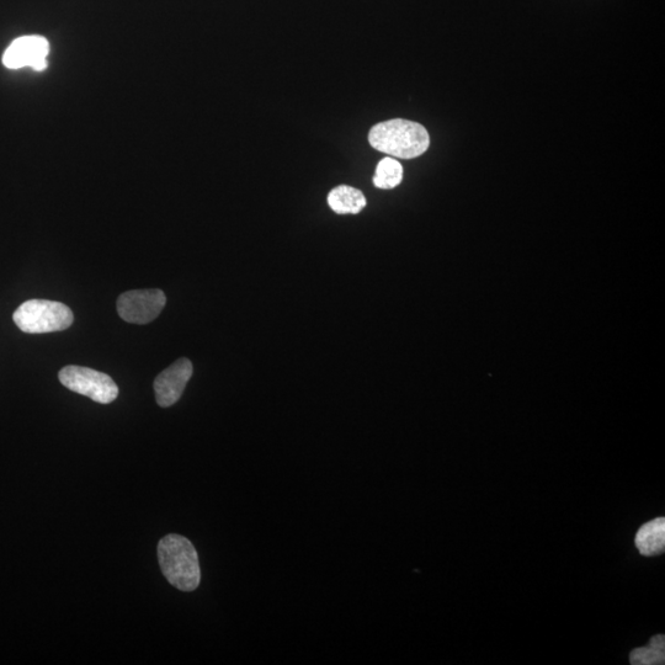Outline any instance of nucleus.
Here are the masks:
<instances>
[{"instance_id": "obj_1", "label": "nucleus", "mask_w": 665, "mask_h": 665, "mask_svg": "<svg viewBox=\"0 0 665 665\" xmlns=\"http://www.w3.org/2000/svg\"><path fill=\"white\" fill-rule=\"evenodd\" d=\"M369 142L388 156L413 159L427 152L430 138L427 129L417 122L395 119L372 127Z\"/></svg>"}, {"instance_id": "obj_2", "label": "nucleus", "mask_w": 665, "mask_h": 665, "mask_svg": "<svg viewBox=\"0 0 665 665\" xmlns=\"http://www.w3.org/2000/svg\"><path fill=\"white\" fill-rule=\"evenodd\" d=\"M158 560L164 577L182 592H194L201 581L199 556L184 536L170 534L159 542Z\"/></svg>"}, {"instance_id": "obj_3", "label": "nucleus", "mask_w": 665, "mask_h": 665, "mask_svg": "<svg viewBox=\"0 0 665 665\" xmlns=\"http://www.w3.org/2000/svg\"><path fill=\"white\" fill-rule=\"evenodd\" d=\"M13 319L20 331L28 334H44L66 331L72 326L74 316L65 303L49 300H30L19 306Z\"/></svg>"}, {"instance_id": "obj_4", "label": "nucleus", "mask_w": 665, "mask_h": 665, "mask_svg": "<svg viewBox=\"0 0 665 665\" xmlns=\"http://www.w3.org/2000/svg\"><path fill=\"white\" fill-rule=\"evenodd\" d=\"M58 379L68 390L89 397L100 404L114 402L119 396V387L109 375L89 367L73 365L63 367Z\"/></svg>"}, {"instance_id": "obj_5", "label": "nucleus", "mask_w": 665, "mask_h": 665, "mask_svg": "<svg viewBox=\"0 0 665 665\" xmlns=\"http://www.w3.org/2000/svg\"><path fill=\"white\" fill-rule=\"evenodd\" d=\"M166 303L162 290L127 291L117 300V312L127 323L147 324L161 315Z\"/></svg>"}, {"instance_id": "obj_6", "label": "nucleus", "mask_w": 665, "mask_h": 665, "mask_svg": "<svg viewBox=\"0 0 665 665\" xmlns=\"http://www.w3.org/2000/svg\"><path fill=\"white\" fill-rule=\"evenodd\" d=\"M49 53L50 44L45 37H19L4 52L3 65L9 69L30 67L36 72H42L47 68Z\"/></svg>"}, {"instance_id": "obj_7", "label": "nucleus", "mask_w": 665, "mask_h": 665, "mask_svg": "<svg viewBox=\"0 0 665 665\" xmlns=\"http://www.w3.org/2000/svg\"><path fill=\"white\" fill-rule=\"evenodd\" d=\"M193 364L189 359H179L164 370L154 381V392L159 406L168 408L182 397L186 385L193 376Z\"/></svg>"}, {"instance_id": "obj_8", "label": "nucleus", "mask_w": 665, "mask_h": 665, "mask_svg": "<svg viewBox=\"0 0 665 665\" xmlns=\"http://www.w3.org/2000/svg\"><path fill=\"white\" fill-rule=\"evenodd\" d=\"M635 544L643 556L661 555L665 549V519H654L641 526L637 532Z\"/></svg>"}, {"instance_id": "obj_9", "label": "nucleus", "mask_w": 665, "mask_h": 665, "mask_svg": "<svg viewBox=\"0 0 665 665\" xmlns=\"http://www.w3.org/2000/svg\"><path fill=\"white\" fill-rule=\"evenodd\" d=\"M328 205L338 215H356L363 211L366 199L360 190L349 185H339L328 195Z\"/></svg>"}, {"instance_id": "obj_10", "label": "nucleus", "mask_w": 665, "mask_h": 665, "mask_svg": "<svg viewBox=\"0 0 665 665\" xmlns=\"http://www.w3.org/2000/svg\"><path fill=\"white\" fill-rule=\"evenodd\" d=\"M632 665H659L665 663V637L657 635L651 638L647 647L633 649L630 654Z\"/></svg>"}, {"instance_id": "obj_11", "label": "nucleus", "mask_w": 665, "mask_h": 665, "mask_svg": "<svg viewBox=\"0 0 665 665\" xmlns=\"http://www.w3.org/2000/svg\"><path fill=\"white\" fill-rule=\"evenodd\" d=\"M402 164L391 157L383 158L376 168L374 184L376 188L383 190L395 189L402 183Z\"/></svg>"}]
</instances>
